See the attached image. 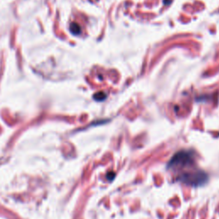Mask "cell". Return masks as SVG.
Instances as JSON below:
<instances>
[{
  "mask_svg": "<svg viewBox=\"0 0 219 219\" xmlns=\"http://www.w3.org/2000/svg\"><path fill=\"white\" fill-rule=\"evenodd\" d=\"M194 166H195L194 156L189 151H178L168 164V168L176 172Z\"/></svg>",
  "mask_w": 219,
  "mask_h": 219,
  "instance_id": "6da1fadb",
  "label": "cell"
},
{
  "mask_svg": "<svg viewBox=\"0 0 219 219\" xmlns=\"http://www.w3.org/2000/svg\"><path fill=\"white\" fill-rule=\"evenodd\" d=\"M105 98H106V95L104 93H98L94 95V98H95L97 101H102Z\"/></svg>",
  "mask_w": 219,
  "mask_h": 219,
  "instance_id": "3957f363",
  "label": "cell"
},
{
  "mask_svg": "<svg viewBox=\"0 0 219 219\" xmlns=\"http://www.w3.org/2000/svg\"><path fill=\"white\" fill-rule=\"evenodd\" d=\"M70 31L74 34H79L81 33V28L77 23H72L70 25Z\"/></svg>",
  "mask_w": 219,
  "mask_h": 219,
  "instance_id": "7a4b0ae2",
  "label": "cell"
}]
</instances>
